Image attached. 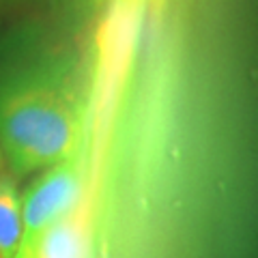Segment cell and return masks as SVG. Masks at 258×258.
I'll return each mask as SVG.
<instances>
[{
	"instance_id": "cell-2",
	"label": "cell",
	"mask_w": 258,
	"mask_h": 258,
	"mask_svg": "<svg viewBox=\"0 0 258 258\" xmlns=\"http://www.w3.org/2000/svg\"><path fill=\"white\" fill-rule=\"evenodd\" d=\"M86 194V159L80 149L71 159L39 172L22 189L24 247L22 258L43 232L82 203Z\"/></svg>"
},
{
	"instance_id": "cell-3",
	"label": "cell",
	"mask_w": 258,
	"mask_h": 258,
	"mask_svg": "<svg viewBox=\"0 0 258 258\" xmlns=\"http://www.w3.org/2000/svg\"><path fill=\"white\" fill-rule=\"evenodd\" d=\"M24 220H22V187L7 170L0 172V258H22Z\"/></svg>"
},
{
	"instance_id": "cell-4",
	"label": "cell",
	"mask_w": 258,
	"mask_h": 258,
	"mask_svg": "<svg viewBox=\"0 0 258 258\" xmlns=\"http://www.w3.org/2000/svg\"><path fill=\"white\" fill-rule=\"evenodd\" d=\"M71 3H78V5H88V7H97V3H101V0H71Z\"/></svg>"
},
{
	"instance_id": "cell-5",
	"label": "cell",
	"mask_w": 258,
	"mask_h": 258,
	"mask_svg": "<svg viewBox=\"0 0 258 258\" xmlns=\"http://www.w3.org/2000/svg\"><path fill=\"white\" fill-rule=\"evenodd\" d=\"M5 168H7V166H5V159H3V153H0V172H3V170H5Z\"/></svg>"
},
{
	"instance_id": "cell-6",
	"label": "cell",
	"mask_w": 258,
	"mask_h": 258,
	"mask_svg": "<svg viewBox=\"0 0 258 258\" xmlns=\"http://www.w3.org/2000/svg\"><path fill=\"white\" fill-rule=\"evenodd\" d=\"M5 3H7V0H0V7H3V5H5Z\"/></svg>"
},
{
	"instance_id": "cell-1",
	"label": "cell",
	"mask_w": 258,
	"mask_h": 258,
	"mask_svg": "<svg viewBox=\"0 0 258 258\" xmlns=\"http://www.w3.org/2000/svg\"><path fill=\"white\" fill-rule=\"evenodd\" d=\"M86 120V101L67 80L28 71L0 82V153L18 181L74 157Z\"/></svg>"
}]
</instances>
